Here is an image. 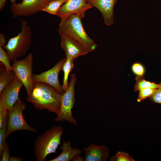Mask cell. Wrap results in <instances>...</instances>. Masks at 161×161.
Instances as JSON below:
<instances>
[{"mask_svg": "<svg viewBox=\"0 0 161 161\" xmlns=\"http://www.w3.org/2000/svg\"><path fill=\"white\" fill-rule=\"evenodd\" d=\"M62 94L47 84L34 83V87L26 100L34 108L40 110L44 109L55 114L59 111Z\"/></svg>", "mask_w": 161, "mask_h": 161, "instance_id": "cell-1", "label": "cell"}, {"mask_svg": "<svg viewBox=\"0 0 161 161\" xmlns=\"http://www.w3.org/2000/svg\"><path fill=\"white\" fill-rule=\"evenodd\" d=\"M85 13H73L61 19L58 30L60 35L68 36L80 43L89 53L95 50L97 45L85 32L82 22Z\"/></svg>", "mask_w": 161, "mask_h": 161, "instance_id": "cell-2", "label": "cell"}, {"mask_svg": "<svg viewBox=\"0 0 161 161\" xmlns=\"http://www.w3.org/2000/svg\"><path fill=\"white\" fill-rule=\"evenodd\" d=\"M64 133L61 126H53L40 135L34 144L35 155L37 161H45L49 154L56 153Z\"/></svg>", "mask_w": 161, "mask_h": 161, "instance_id": "cell-3", "label": "cell"}, {"mask_svg": "<svg viewBox=\"0 0 161 161\" xmlns=\"http://www.w3.org/2000/svg\"><path fill=\"white\" fill-rule=\"evenodd\" d=\"M21 32L16 36L11 38L4 47L11 61L24 56L29 49L32 42L30 27L27 22L20 19Z\"/></svg>", "mask_w": 161, "mask_h": 161, "instance_id": "cell-4", "label": "cell"}, {"mask_svg": "<svg viewBox=\"0 0 161 161\" xmlns=\"http://www.w3.org/2000/svg\"><path fill=\"white\" fill-rule=\"evenodd\" d=\"M77 78L76 75L72 73L67 89L62 94L60 109L54 119L55 122L66 121L75 126L78 125L72 114V109L75 103V86Z\"/></svg>", "mask_w": 161, "mask_h": 161, "instance_id": "cell-5", "label": "cell"}, {"mask_svg": "<svg viewBox=\"0 0 161 161\" xmlns=\"http://www.w3.org/2000/svg\"><path fill=\"white\" fill-rule=\"evenodd\" d=\"M26 107L25 104L19 97L13 107L7 110L8 119L6 132V137L14 132L19 130L36 132V130L30 126L24 119L23 112Z\"/></svg>", "mask_w": 161, "mask_h": 161, "instance_id": "cell-6", "label": "cell"}, {"mask_svg": "<svg viewBox=\"0 0 161 161\" xmlns=\"http://www.w3.org/2000/svg\"><path fill=\"white\" fill-rule=\"evenodd\" d=\"M33 60V55L30 53L23 59L13 61L11 65L12 70L24 87L27 96L30 95L34 86L32 73Z\"/></svg>", "mask_w": 161, "mask_h": 161, "instance_id": "cell-7", "label": "cell"}, {"mask_svg": "<svg viewBox=\"0 0 161 161\" xmlns=\"http://www.w3.org/2000/svg\"><path fill=\"white\" fill-rule=\"evenodd\" d=\"M66 59V57L58 61L51 69L39 74H33L34 83H42L49 85L59 93L62 94L64 92L58 79V75Z\"/></svg>", "mask_w": 161, "mask_h": 161, "instance_id": "cell-8", "label": "cell"}, {"mask_svg": "<svg viewBox=\"0 0 161 161\" xmlns=\"http://www.w3.org/2000/svg\"><path fill=\"white\" fill-rule=\"evenodd\" d=\"M49 2L46 0H22L20 3L11 4L10 11L13 18L31 16L42 11Z\"/></svg>", "mask_w": 161, "mask_h": 161, "instance_id": "cell-9", "label": "cell"}, {"mask_svg": "<svg viewBox=\"0 0 161 161\" xmlns=\"http://www.w3.org/2000/svg\"><path fill=\"white\" fill-rule=\"evenodd\" d=\"M61 47L64 50L66 58L75 60L89 53L80 43L66 35H60Z\"/></svg>", "mask_w": 161, "mask_h": 161, "instance_id": "cell-10", "label": "cell"}, {"mask_svg": "<svg viewBox=\"0 0 161 161\" xmlns=\"http://www.w3.org/2000/svg\"><path fill=\"white\" fill-rule=\"evenodd\" d=\"M24 85L16 76L0 93V100L4 103L7 109L13 107L18 99L20 91Z\"/></svg>", "mask_w": 161, "mask_h": 161, "instance_id": "cell-11", "label": "cell"}, {"mask_svg": "<svg viewBox=\"0 0 161 161\" xmlns=\"http://www.w3.org/2000/svg\"><path fill=\"white\" fill-rule=\"evenodd\" d=\"M117 0H86V1L98 9L103 17L105 24L109 26L114 23V9Z\"/></svg>", "mask_w": 161, "mask_h": 161, "instance_id": "cell-12", "label": "cell"}, {"mask_svg": "<svg viewBox=\"0 0 161 161\" xmlns=\"http://www.w3.org/2000/svg\"><path fill=\"white\" fill-rule=\"evenodd\" d=\"M92 7L86 0H67L59 8L57 16L61 19L73 13H85Z\"/></svg>", "mask_w": 161, "mask_h": 161, "instance_id": "cell-13", "label": "cell"}, {"mask_svg": "<svg viewBox=\"0 0 161 161\" xmlns=\"http://www.w3.org/2000/svg\"><path fill=\"white\" fill-rule=\"evenodd\" d=\"M83 150L85 152V161H106L109 156V149L104 145L89 144Z\"/></svg>", "mask_w": 161, "mask_h": 161, "instance_id": "cell-14", "label": "cell"}, {"mask_svg": "<svg viewBox=\"0 0 161 161\" xmlns=\"http://www.w3.org/2000/svg\"><path fill=\"white\" fill-rule=\"evenodd\" d=\"M61 153L57 157L49 161H69L73 160L77 155L80 154L82 151L77 148H73L69 140L63 142L60 147Z\"/></svg>", "mask_w": 161, "mask_h": 161, "instance_id": "cell-15", "label": "cell"}, {"mask_svg": "<svg viewBox=\"0 0 161 161\" xmlns=\"http://www.w3.org/2000/svg\"><path fill=\"white\" fill-rule=\"evenodd\" d=\"M74 60L66 58L62 67V70L64 72V77L62 86L64 92L67 89L69 85V76L70 73L74 68Z\"/></svg>", "mask_w": 161, "mask_h": 161, "instance_id": "cell-16", "label": "cell"}, {"mask_svg": "<svg viewBox=\"0 0 161 161\" xmlns=\"http://www.w3.org/2000/svg\"><path fill=\"white\" fill-rule=\"evenodd\" d=\"M136 82L134 86L135 92L145 88L157 89L159 86V84H156L146 80L143 77L136 76L135 78Z\"/></svg>", "mask_w": 161, "mask_h": 161, "instance_id": "cell-17", "label": "cell"}, {"mask_svg": "<svg viewBox=\"0 0 161 161\" xmlns=\"http://www.w3.org/2000/svg\"><path fill=\"white\" fill-rule=\"evenodd\" d=\"M16 75L13 71L9 72L1 71L0 74V93L16 77Z\"/></svg>", "mask_w": 161, "mask_h": 161, "instance_id": "cell-18", "label": "cell"}, {"mask_svg": "<svg viewBox=\"0 0 161 161\" xmlns=\"http://www.w3.org/2000/svg\"><path fill=\"white\" fill-rule=\"evenodd\" d=\"M67 0H55L49 2L43 9L42 11L57 16L60 7Z\"/></svg>", "mask_w": 161, "mask_h": 161, "instance_id": "cell-19", "label": "cell"}, {"mask_svg": "<svg viewBox=\"0 0 161 161\" xmlns=\"http://www.w3.org/2000/svg\"><path fill=\"white\" fill-rule=\"evenodd\" d=\"M11 61L7 52L0 46V61L4 65L6 72L12 70V65L10 64Z\"/></svg>", "mask_w": 161, "mask_h": 161, "instance_id": "cell-20", "label": "cell"}, {"mask_svg": "<svg viewBox=\"0 0 161 161\" xmlns=\"http://www.w3.org/2000/svg\"><path fill=\"white\" fill-rule=\"evenodd\" d=\"M7 122V116L4 118L2 125L0 127V156L1 157L3 148L6 142V123Z\"/></svg>", "mask_w": 161, "mask_h": 161, "instance_id": "cell-21", "label": "cell"}, {"mask_svg": "<svg viewBox=\"0 0 161 161\" xmlns=\"http://www.w3.org/2000/svg\"><path fill=\"white\" fill-rule=\"evenodd\" d=\"M157 89L145 88L139 90V93L137 101L140 102L151 96L156 91Z\"/></svg>", "mask_w": 161, "mask_h": 161, "instance_id": "cell-22", "label": "cell"}, {"mask_svg": "<svg viewBox=\"0 0 161 161\" xmlns=\"http://www.w3.org/2000/svg\"><path fill=\"white\" fill-rule=\"evenodd\" d=\"M110 161H134L135 160L129 154L124 151H118L110 160Z\"/></svg>", "mask_w": 161, "mask_h": 161, "instance_id": "cell-23", "label": "cell"}, {"mask_svg": "<svg viewBox=\"0 0 161 161\" xmlns=\"http://www.w3.org/2000/svg\"><path fill=\"white\" fill-rule=\"evenodd\" d=\"M131 69L134 74L137 76L143 77L145 74V69L144 66L139 62L134 63L131 66Z\"/></svg>", "mask_w": 161, "mask_h": 161, "instance_id": "cell-24", "label": "cell"}, {"mask_svg": "<svg viewBox=\"0 0 161 161\" xmlns=\"http://www.w3.org/2000/svg\"><path fill=\"white\" fill-rule=\"evenodd\" d=\"M159 84V86L155 92L149 98L152 102L161 105V82Z\"/></svg>", "mask_w": 161, "mask_h": 161, "instance_id": "cell-25", "label": "cell"}, {"mask_svg": "<svg viewBox=\"0 0 161 161\" xmlns=\"http://www.w3.org/2000/svg\"><path fill=\"white\" fill-rule=\"evenodd\" d=\"M7 109L4 102L0 100V127L2 125L4 118L7 116Z\"/></svg>", "mask_w": 161, "mask_h": 161, "instance_id": "cell-26", "label": "cell"}, {"mask_svg": "<svg viewBox=\"0 0 161 161\" xmlns=\"http://www.w3.org/2000/svg\"><path fill=\"white\" fill-rule=\"evenodd\" d=\"M10 151L8 144L5 142L2 154L1 156V161H9Z\"/></svg>", "mask_w": 161, "mask_h": 161, "instance_id": "cell-27", "label": "cell"}, {"mask_svg": "<svg viewBox=\"0 0 161 161\" xmlns=\"http://www.w3.org/2000/svg\"><path fill=\"white\" fill-rule=\"evenodd\" d=\"M6 41L4 35L2 34H0V46L4 47L6 45Z\"/></svg>", "mask_w": 161, "mask_h": 161, "instance_id": "cell-28", "label": "cell"}, {"mask_svg": "<svg viewBox=\"0 0 161 161\" xmlns=\"http://www.w3.org/2000/svg\"><path fill=\"white\" fill-rule=\"evenodd\" d=\"M11 2V4L16 3V0H10ZM7 0H0V10H1L6 4Z\"/></svg>", "mask_w": 161, "mask_h": 161, "instance_id": "cell-29", "label": "cell"}, {"mask_svg": "<svg viewBox=\"0 0 161 161\" xmlns=\"http://www.w3.org/2000/svg\"><path fill=\"white\" fill-rule=\"evenodd\" d=\"M23 159L16 156L10 157L9 161H22Z\"/></svg>", "mask_w": 161, "mask_h": 161, "instance_id": "cell-30", "label": "cell"}, {"mask_svg": "<svg viewBox=\"0 0 161 161\" xmlns=\"http://www.w3.org/2000/svg\"><path fill=\"white\" fill-rule=\"evenodd\" d=\"M73 160L74 161H83L84 160V159H83L79 154L75 157Z\"/></svg>", "mask_w": 161, "mask_h": 161, "instance_id": "cell-31", "label": "cell"}, {"mask_svg": "<svg viewBox=\"0 0 161 161\" xmlns=\"http://www.w3.org/2000/svg\"><path fill=\"white\" fill-rule=\"evenodd\" d=\"M46 0L48 2H49V1H53V0Z\"/></svg>", "mask_w": 161, "mask_h": 161, "instance_id": "cell-32", "label": "cell"}, {"mask_svg": "<svg viewBox=\"0 0 161 161\" xmlns=\"http://www.w3.org/2000/svg\"><path fill=\"white\" fill-rule=\"evenodd\" d=\"M160 0L161 1V0Z\"/></svg>", "mask_w": 161, "mask_h": 161, "instance_id": "cell-33", "label": "cell"}]
</instances>
